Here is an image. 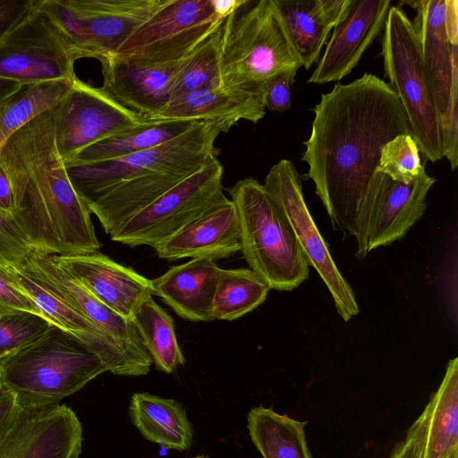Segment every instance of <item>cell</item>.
<instances>
[{
	"mask_svg": "<svg viewBox=\"0 0 458 458\" xmlns=\"http://www.w3.org/2000/svg\"><path fill=\"white\" fill-rule=\"evenodd\" d=\"M301 160L335 230L356 240V257L367 255L366 231L382 147L411 133L398 97L372 73L336 83L313 108Z\"/></svg>",
	"mask_w": 458,
	"mask_h": 458,
	"instance_id": "cell-1",
	"label": "cell"
},
{
	"mask_svg": "<svg viewBox=\"0 0 458 458\" xmlns=\"http://www.w3.org/2000/svg\"><path fill=\"white\" fill-rule=\"evenodd\" d=\"M0 165L10 182L13 220L35 252L73 256L99 251L90 211L58 153L51 110L6 140Z\"/></svg>",
	"mask_w": 458,
	"mask_h": 458,
	"instance_id": "cell-2",
	"label": "cell"
},
{
	"mask_svg": "<svg viewBox=\"0 0 458 458\" xmlns=\"http://www.w3.org/2000/svg\"><path fill=\"white\" fill-rule=\"evenodd\" d=\"M107 371L76 336L51 325L39 337L0 360V386L19 407L57 404Z\"/></svg>",
	"mask_w": 458,
	"mask_h": 458,
	"instance_id": "cell-3",
	"label": "cell"
},
{
	"mask_svg": "<svg viewBox=\"0 0 458 458\" xmlns=\"http://www.w3.org/2000/svg\"><path fill=\"white\" fill-rule=\"evenodd\" d=\"M301 66L275 0H241L225 18L221 86L264 93L271 78Z\"/></svg>",
	"mask_w": 458,
	"mask_h": 458,
	"instance_id": "cell-4",
	"label": "cell"
},
{
	"mask_svg": "<svg viewBox=\"0 0 458 458\" xmlns=\"http://www.w3.org/2000/svg\"><path fill=\"white\" fill-rule=\"evenodd\" d=\"M235 205L241 251L270 290L291 291L309 276V265L293 231L263 184L244 178L229 190Z\"/></svg>",
	"mask_w": 458,
	"mask_h": 458,
	"instance_id": "cell-5",
	"label": "cell"
},
{
	"mask_svg": "<svg viewBox=\"0 0 458 458\" xmlns=\"http://www.w3.org/2000/svg\"><path fill=\"white\" fill-rule=\"evenodd\" d=\"M233 124L225 120L199 121L184 133L157 147L123 157L66 166L75 191L86 205L128 180L160 172L195 173L217 157V137Z\"/></svg>",
	"mask_w": 458,
	"mask_h": 458,
	"instance_id": "cell-6",
	"label": "cell"
},
{
	"mask_svg": "<svg viewBox=\"0 0 458 458\" xmlns=\"http://www.w3.org/2000/svg\"><path fill=\"white\" fill-rule=\"evenodd\" d=\"M383 30L387 84L403 105L420 152L437 162L444 157L440 122L412 22L401 7L391 5Z\"/></svg>",
	"mask_w": 458,
	"mask_h": 458,
	"instance_id": "cell-7",
	"label": "cell"
},
{
	"mask_svg": "<svg viewBox=\"0 0 458 458\" xmlns=\"http://www.w3.org/2000/svg\"><path fill=\"white\" fill-rule=\"evenodd\" d=\"M163 0H46L75 59L112 55Z\"/></svg>",
	"mask_w": 458,
	"mask_h": 458,
	"instance_id": "cell-8",
	"label": "cell"
},
{
	"mask_svg": "<svg viewBox=\"0 0 458 458\" xmlns=\"http://www.w3.org/2000/svg\"><path fill=\"white\" fill-rule=\"evenodd\" d=\"M223 19L212 0H163L112 55L148 64L180 62Z\"/></svg>",
	"mask_w": 458,
	"mask_h": 458,
	"instance_id": "cell-9",
	"label": "cell"
},
{
	"mask_svg": "<svg viewBox=\"0 0 458 458\" xmlns=\"http://www.w3.org/2000/svg\"><path fill=\"white\" fill-rule=\"evenodd\" d=\"M263 186L289 222L309 267L317 270L327 287L336 311L344 321L351 320L360 311L355 294L310 213L294 165L281 159L270 168Z\"/></svg>",
	"mask_w": 458,
	"mask_h": 458,
	"instance_id": "cell-10",
	"label": "cell"
},
{
	"mask_svg": "<svg viewBox=\"0 0 458 458\" xmlns=\"http://www.w3.org/2000/svg\"><path fill=\"white\" fill-rule=\"evenodd\" d=\"M224 167L217 157L142 209L111 240L131 247H155L194 219L222 195Z\"/></svg>",
	"mask_w": 458,
	"mask_h": 458,
	"instance_id": "cell-11",
	"label": "cell"
},
{
	"mask_svg": "<svg viewBox=\"0 0 458 458\" xmlns=\"http://www.w3.org/2000/svg\"><path fill=\"white\" fill-rule=\"evenodd\" d=\"M51 113L55 145L64 164L86 148L148 120L115 102L101 87L77 77Z\"/></svg>",
	"mask_w": 458,
	"mask_h": 458,
	"instance_id": "cell-12",
	"label": "cell"
},
{
	"mask_svg": "<svg viewBox=\"0 0 458 458\" xmlns=\"http://www.w3.org/2000/svg\"><path fill=\"white\" fill-rule=\"evenodd\" d=\"M75 61L61 31L38 4L0 39V77L23 85L72 81Z\"/></svg>",
	"mask_w": 458,
	"mask_h": 458,
	"instance_id": "cell-13",
	"label": "cell"
},
{
	"mask_svg": "<svg viewBox=\"0 0 458 458\" xmlns=\"http://www.w3.org/2000/svg\"><path fill=\"white\" fill-rule=\"evenodd\" d=\"M82 427L65 404L19 407L0 437V458H81Z\"/></svg>",
	"mask_w": 458,
	"mask_h": 458,
	"instance_id": "cell-14",
	"label": "cell"
},
{
	"mask_svg": "<svg viewBox=\"0 0 458 458\" xmlns=\"http://www.w3.org/2000/svg\"><path fill=\"white\" fill-rule=\"evenodd\" d=\"M30 256L18 267H6L42 317L51 325L76 336L101 359L107 371L119 376L136 377L119 351L45 276Z\"/></svg>",
	"mask_w": 458,
	"mask_h": 458,
	"instance_id": "cell-15",
	"label": "cell"
},
{
	"mask_svg": "<svg viewBox=\"0 0 458 458\" xmlns=\"http://www.w3.org/2000/svg\"><path fill=\"white\" fill-rule=\"evenodd\" d=\"M391 4L390 0H351L308 82L339 81L351 73L384 29Z\"/></svg>",
	"mask_w": 458,
	"mask_h": 458,
	"instance_id": "cell-16",
	"label": "cell"
},
{
	"mask_svg": "<svg viewBox=\"0 0 458 458\" xmlns=\"http://www.w3.org/2000/svg\"><path fill=\"white\" fill-rule=\"evenodd\" d=\"M436 179L423 170L409 183L378 173L369 201L367 252L403 239L424 215L426 199Z\"/></svg>",
	"mask_w": 458,
	"mask_h": 458,
	"instance_id": "cell-17",
	"label": "cell"
},
{
	"mask_svg": "<svg viewBox=\"0 0 458 458\" xmlns=\"http://www.w3.org/2000/svg\"><path fill=\"white\" fill-rule=\"evenodd\" d=\"M50 257L100 302L126 319L153 296L151 280L99 251Z\"/></svg>",
	"mask_w": 458,
	"mask_h": 458,
	"instance_id": "cell-18",
	"label": "cell"
},
{
	"mask_svg": "<svg viewBox=\"0 0 458 458\" xmlns=\"http://www.w3.org/2000/svg\"><path fill=\"white\" fill-rule=\"evenodd\" d=\"M30 257L45 276L119 351L132 368L136 377L149 372L152 360L131 319L123 318L100 302L59 267L50 255L34 251Z\"/></svg>",
	"mask_w": 458,
	"mask_h": 458,
	"instance_id": "cell-19",
	"label": "cell"
},
{
	"mask_svg": "<svg viewBox=\"0 0 458 458\" xmlns=\"http://www.w3.org/2000/svg\"><path fill=\"white\" fill-rule=\"evenodd\" d=\"M182 61L148 64L107 56L99 61L103 74L101 89L123 107L150 120L168 105Z\"/></svg>",
	"mask_w": 458,
	"mask_h": 458,
	"instance_id": "cell-20",
	"label": "cell"
},
{
	"mask_svg": "<svg viewBox=\"0 0 458 458\" xmlns=\"http://www.w3.org/2000/svg\"><path fill=\"white\" fill-rule=\"evenodd\" d=\"M160 259H219L241 250L239 218L233 202L222 195L166 240L153 247Z\"/></svg>",
	"mask_w": 458,
	"mask_h": 458,
	"instance_id": "cell-21",
	"label": "cell"
},
{
	"mask_svg": "<svg viewBox=\"0 0 458 458\" xmlns=\"http://www.w3.org/2000/svg\"><path fill=\"white\" fill-rule=\"evenodd\" d=\"M416 11L411 21L416 32L440 128L449 106L454 55L458 40L449 41L445 26V0L405 1Z\"/></svg>",
	"mask_w": 458,
	"mask_h": 458,
	"instance_id": "cell-22",
	"label": "cell"
},
{
	"mask_svg": "<svg viewBox=\"0 0 458 458\" xmlns=\"http://www.w3.org/2000/svg\"><path fill=\"white\" fill-rule=\"evenodd\" d=\"M418 458H458V358L449 360L438 389L407 432Z\"/></svg>",
	"mask_w": 458,
	"mask_h": 458,
	"instance_id": "cell-23",
	"label": "cell"
},
{
	"mask_svg": "<svg viewBox=\"0 0 458 458\" xmlns=\"http://www.w3.org/2000/svg\"><path fill=\"white\" fill-rule=\"evenodd\" d=\"M265 112L264 93L217 86L173 99L150 120H225L234 125L240 120L258 123Z\"/></svg>",
	"mask_w": 458,
	"mask_h": 458,
	"instance_id": "cell-24",
	"label": "cell"
},
{
	"mask_svg": "<svg viewBox=\"0 0 458 458\" xmlns=\"http://www.w3.org/2000/svg\"><path fill=\"white\" fill-rule=\"evenodd\" d=\"M221 269L213 259H192L151 280L153 295L161 297L186 320H212L213 299Z\"/></svg>",
	"mask_w": 458,
	"mask_h": 458,
	"instance_id": "cell-25",
	"label": "cell"
},
{
	"mask_svg": "<svg viewBox=\"0 0 458 458\" xmlns=\"http://www.w3.org/2000/svg\"><path fill=\"white\" fill-rule=\"evenodd\" d=\"M289 38L302 66L320 57L329 32L344 16L351 0H275Z\"/></svg>",
	"mask_w": 458,
	"mask_h": 458,
	"instance_id": "cell-26",
	"label": "cell"
},
{
	"mask_svg": "<svg viewBox=\"0 0 458 458\" xmlns=\"http://www.w3.org/2000/svg\"><path fill=\"white\" fill-rule=\"evenodd\" d=\"M193 174L160 172L136 177L116 185L87 206L112 237L131 217Z\"/></svg>",
	"mask_w": 458,
	"mask_h": 458,
	"instance_id": "cell-27",
	"label": "cell"
},
{
	"mask_svg": "<svg viewBox=\"0 0 458 458\" xmlns=\"http://www.w3.org/2000/svg\"><path fill=\"white\" fill-rule=\"evenodd\" d=\"M129 414L133 425L148 441L166 449L187 450L193 430L185 410L173 399L148 393L132 394Z\"/></svg>",
	"mask_w": 458,
	"mask_h": 458,
	"instance_id": "cell-28",
	"label": "cell"
},
{
	"mask_svg": "<svg viewBox=\"0 0 458 458\" xmlns=\"http://www.w3.org/2000/svg\"><path fill=\"white\" fill-rule=\"evenodd\" d=\"M199 121L147 120L81 151L65 166L94 164L123 157L175 139Z\"/></svg>",
	"mask_w": 458,
	"mask_h": 458,
	"instance_id": "cell-29",
	"label": "cell"
},
{
	"mask_svg": "<svg viewBox=\"0 0 458 458\" xmlns=\"http://www.w3.org/2000/svg\"><path fill=\"white\" fill-rule=\"evenodd\" d=\"M250 437L263 458H312L304 426L270 408H252L247 417Z\"/></svg>",
	"mask_w": 458,
	"mask_h": 458,
	"instance_id": "cell-30",
	"label": "cell"
},
{
	"mask_svg": "<svg viewBox=\"0 0 458 458\" xmlns=\"http://www.w3.org/2000/svg\"><path fill=\"white\" fill-rule=\"evenodd\" d=\"M131 320L157 369L170 374L184 364L173 318L153 296L140 304Z\"/></svg>",
	"mask_w": 458,
	"mask_h": 458,
	"instance_id": "cell-31",
	"label": "cell"
},
{
	"mask_svg": "<svg viewBox=\"0 0 458 458\" xmlns=\"http://www.w3.org/2000/svg\"><path fill=\"white\" fill-rule=\"evenodd\" d=\"M72 81L52 80L25 84L6 98L0 105V151L15 131L54 108L69 90Z\"/></svg>",
	"mask_w": 458,
	"mask_h": 458,
	"instance_id": "cell-32",
	"label": "cell"
},
{
	"mask_svg": "<svg viewBox=\"0 0 458 458\" xmlns=\"http://www.w3.org/2000/svg\"><path fill=\"white\" fill-rule=\"evenodd\" d=\"M270 288L250 268L221 269L213 299L212 319L234 320L259 307Z\"/></svg>",
	"mask_w": 458,
	"mask_h": 458,
	"instance_id": "cell-33",
	"label": "cell"
},
{
	"mask_svg": "<svg viewBox=\"0 0 458 458\" xmlns=\"http://www.w3.org/2000/svg\"><path fill=\"white\" fill-rule=\"evenodd\" d=\"M225 21V18L182 61L174 79L170 101L192 91L221 86L220 55Z\"/></svg>",
	"mask_w": 458,
	"mask_h": 458,
	"instance_id": "cell-34",
	"label": "cell"
},
{
	"mask_svg": "<svg viewBox=\"0 0 458 458\" xmlns=\"http://www.w3.org/2000/svg\"><path fill=\"white\" fill-rule=\"evenodd\" d=\"M426 161L411 133L401 134L382 147L376 172L409 183L425 170Z\"/></svg>",
	"mask_w": 458,
	"mask_h": 458,
	"instance_id": "cell-35",
	"label": "cell"
},
{
	"mask_svg": "<svg viewBox=\"0 0 458 458\" xmlns=\"http://www.w3.org/2000/svg\"><path fill=\"white\" fill-rule=\"evenodd\" d=\"M50 326L38 315L0 309V360L33 342Z\"/></svg>",
	"mask_w": 458,
	"mask_h": 458,
	"instance_id": "cell-36",
	"label": "cell"
},
{
	"mask_svg": "<svg viewBox=\"0 0 458 458\" xmlns=\"http://www.w3.org/2000/svg\"><path fill=\"white\" fill-rule=\"evenodd\" d=\"M33 251L13 218L0 210V265L18 267L26 262Z\"/></svg>",
	"mask_w": 458,
	"mask_h": 458,
	"instance_id": "cell-37",
	"label": "cell"
},
{
	"mask_svg": "<svg viewBox=\"0 0 458 458\" xmlns=\"http://www.w3.org/2000/svg\"><path fill=\"white\" fill-rule=\"evenodd\" d=\"M0 309L26 311L42 317L37 306L14 280L7 267L2 265H0Z\"/></svg>",
	"mask_w": 458,
	"mask_h": 458,
	"instance_id": "cell-38",
	"label": "cell"
},
{
	"mask_svg": "<svg viewBox=\"0 0 458 458\" xmlns=\"http://www.w3.org/2000/svg\"><path fill=\"white\" fill-rule=\"evenodd\" d=\"M297 72H283L271 78L264 92L265 107L273 112H284L291 107V85Z\"/></svg>",
	"mask_w": 458,
	"mask_h": 458,
	"instance_id": "cell-39",
	"label": "cell"
},
{
	"mask_svg": "<svg viewBox=\"0 0 458 458\" xmlns=\"http://www.w3.org/2000/svg\"><path fill=\"white\" fill-rule=\"evenodd\" d=\"M38 0H0V39L21 22Z\"/></svg>",
	"mask_w": 458,
	"mask_h": 458,
	"instance_id": "cell-40",
	"label": "cell"
},
{
	"mask_svg": "<svg viewBox=\"0 0 458 458\" xmlns=\"http://www.w3.org/2000/svg\"><path fill=\"white\" fill-rule=\"evenodd\" d=\"M17 409L13 396L0 386V437Z\"/></svg>",
	"mask_w": 458,
	"mask_h": 458,
	"instance_id": "cell-41",
	"label": "cell"
},
{
	"mask_svg": "<svg viewBox=\"0 0 458 458\" xmlns=\"http://www.w3.org/2000/svg\"><path fill=\"white\" fill-rule=\"evenodd\" d=\"M0 210L13 215V196L10 182L4 169L0 165ZM13 218V217H12Z\"/></svg>",
	"mask_w": 458,
	"mask_h": 458,
	"instance_id": "cell-42",
	"label": "cell"
},
{
	"mask_svg": "<svg viewBox=\"0 0 458 458\" xmlns=\"http://www.w3.org/2000/svg\"><path fill=\"white\" fill-rule=\"evenodd\" d=\"M241 0H212L216 14L220 18H226L238 6Z\"/></svg>",
	"mask_w": 458,
	"mask_h": 458,
	"instance_id": "cell-43",
	"label": "cell"
},
{
	"mask_svg": "<svg viewBox=\"0 0 458 458\" xmlns=\"http://www.w3.org/2000/svg\"><path fill=\"white\" fill-rule=\"evenodd\" d=\"M23 84L20 81L0 77V105L10 96L21 88Z\"/></svg>",
	"mask_w": 458,
	"mask_h": 458,
	"instance_id": "cell-44",
	"label": "cell"
},
{
	"mask_svg": "<svg viewBox=\"0 0 458 458\" xmlns=\"http://www.w3.org/2000/svg\"><path fill=\"white\" fill-rule=\"evenodd\" d=\"M390 458H418L416 449L411 441L405 439L403 442L399 444Z\"/></svg>",
	"mask_w": 458,
	"mask_h": 458,
	"instance_id": "cell-45",
	"label": "cell"
},
{
	"mask_svg": "<svg viewBox=\"0 0 458 458\" xmlns=\"http://www.w3.org/2000/svg\"><path fill=\"white\" fill-rule=\"evenodd\" d=\"M195 458H208V457L204 456V455H199V456H197V457H195Z\"/></svg>",
	"mask_w": 458,
	"mask_h": 458,
	"instance_id": "cell-46",
	"label": "cell"
}]
</instances>
